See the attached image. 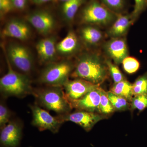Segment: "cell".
<instances>
[{"instance_id":"obj_1","label":"cell","mask_w":147,"mask_h":147,"mask_svg":"<svg viewBox=\"0 0 147 147\" xmlns=\"http://www.w3.org/2000/svg\"><path fill=\"white\" fill-rule=\"evenodd\" d=\"M108 72L106 63L103 62L99 56L86 54L77 61L71 76L74 79H84L100 85L107 79Z\"/></svg>"},{"instance_id":"obj_2","label":"cell","mask_w":147,"mask_h":147,"mask_svg":"<svg viewBox=\"0 0 147 147\" xmlns=\"http://www.w3.org/2000/svg\"><path fill=\"white\" fill-rule=\"evenodd\" d=\"M38 103L47 110H52L59 115L70 113L72 106L66 96L63 87L51 86L33 90Z\"/></svg>"},{"instance_id":"obj_3","label":"cell","mask_w":147,"mask_h":147,"mask_svg":"<svg viewBox=\"0 0 147 147\" xmlns=\"http://www.w3.org/2000/svg\"><path fill=\"white\" fill-rule=\"evenodd\" d=\"M8 70L0 79V90L5 97H25L32 94L31 82L27 76L14 71L6 57Z\"/></svg>"},{"instance_id":"obj_4","label":"cell","mask_w":147,"mask_h":147,"mask_svg":"<svg viewBox=\"0 0 147 147\" xmlns=\"http://www.w3.org/2000/svg\"><path fill=\"white\" fill-rule=\"evenodd\" d=\"M74 67L73 64L67 60L51 63L41 72L39 82L51 86L63 87L71 76Z\"/></svg>"},{"instance_id":"obj_5","label":"cell","mask_w":147,"mask_h":147,"mask_svg":"<svg viewBox=\"0 0 147 147\" xmlns=\"http://www.w3.org/2000/svg\"><path fill=\"white\" fill-rule=\"evenodd\" d=\"M116 15L103 4L92 0L82 11V19L87 24L107 25L113 22Z\"/></svg>"},{"instance_id":"obj_6","label":"cell","mask_w":147,"mask_h":147,"mask_svg":"<svg viewBox=\"0 0 147 147\" xmlns=\"http://www.w3.org/2000/svg\"><path fill=\"white\" fill-rule=\"evenodd\" d=\"M7 57L20 71L30 72L33 67V60L28 49L19 43H10L7 49Z\"/></svg>"},{"instance_id":"obj_7","label":"cell","mask_w":147,"mask_h":147,"mask_svg":"<svg viewBox=\"0 0 147 147\" xmlns=\"http://www.w3.org/2000/svg\"><path fill=\"white\" fill-rule=\"evenodd\" d=\"M32 115V124L40 131L49 130L53 133H57L63 122L58 116L53 117L46 110L37 105H30Z\"/></svg>"},{"instance_id":"obj_8","label":"cell","mask_w":147,"mask_h":147,"mask_svg":"<svg viewBox=\"0 0 147 147\" xmlns=\"http://www.w3.org/2000/svg\"><path fill=\"white\" fill-rule=\"evenodd\" d=\"M58 117L63 122L70 121L78 125L87 132L90 131L98 122L107 118L98 113L80 110H76L73 113L59 115Z\"/></svg>"},{"instance_id":"obj_9","label":"cell","mask_w":147,"mask_h":147,"mask_svg":"<svg viewBox=\"0 0 147 147\" xmlns=\"http://www.w3.org/2000/svg\"><path fill=\"white\" fill-rule=\"evenodd\" d=\"M100 85H96L84 79L69 80L63 87L67 98L69 102L79 100L89 92L96 89Z\"/></svg>"},{"instance_id":"obj_10","label":"cell","mask_w":147,"mask_h":147,"mask_svg":"<svg viewBox=\"0 0 147 147\" xmlns=\"http://www.w3.org/2000/svg\"><path fill=\"white\" fill-rule=\"evenodd\" d=\"M26 19L40 34L47 35L55 29L56 21L51 13L45 10H38L27 15Z\"/></svg>"},{"instance_id":"obj_11","label":"cell","mask_w":147,"mask_h":147,"mask_svg":"<svg viewBox=\"0 0 147 147\" xmlns=\"http://www.w3.org/2000/svg\"><path fill=\"white\" fill-rule=\"evenodd\" d=\"M21 123L15 121H10L1 129L0 143L2 147H18L22 136Z\"/></svg>"},{"instance_id":"obj_12","label":"cell","mask_w":147,"mask_h":147,"mask_svg":"<svg viewBox=\"0 0 147 147\" xmlns=\"http://www.w3.org/2000/svg\"><path fill=\"white\" fill-rule=\"evenodd\" d=\"M100 89L99 87L88 93L79 100L70 102L72 108L100 114Z\"/></svg>"},{"instance_id":"obj_13","label":"cell","mask_w":147,"mask_h":147,"mask_svg":"<svg viewBox=\"0 0 147 147\" xmlns=\"http://www.w3.org/2000/svg\"><path fill=\"white\" fill-rule=\"evenodd\" d=\"M31 30L28 25L23 20L11 19L5 25L3 30V35L7 37L13 38L19 40L28 39L31 35Z\"/></svg>"},{"instance_id":"obj_14","label":"cell","mask_w":147,"mask_h":147,"mask_svg":"<svg viewBox=\"0 0 147 147\" xmlns=\"http://www.w3.org/2000/svg\"><path fill=\"white\" fill-rule=\"evenodd\" d=\"M106 53L116 64L122 63L128 57V51L125 40L121 38H113L105 45Z\"/></svg>"},{"instance_id":"obj_15","label":"cell","mask_w":147,"mask_h":147,"mask_svg":"<svg viewBox=\"0 0 147 147\" xmlns=\"http://www.w3.org/2000/svg\"><path fill=\"white\" fill-rule=\"evenodd\" d=\"M56 38L50 36L39 40L36 45L40 59L43 63H53L57 53Z\"/></svg>"},{"instance_id":"obj_16","label":"cell","mask_w":147,"mask_h":147,"mask_svg":"<svg viewBox=\"0 0 147 147\" xmlns=\"http://www.w3.org/2000/svg\"><path fill=\"white\" fill-rule=\"evenodd\" d=\"M79 47L78 38L72 31L68 32L65 37L57 44V53L63 56H68L75 53Z\"/></svg>"},{"instance_id":"obj_17","label":"cell","mask_w":147,"mask_h":147,"mask_svg":"<svg viewBox=\"0 0 147 147\" xmlns=\"http://www.w3.org/2000/svg\"><path fill=\"white\" fill-rule=\"evenodd\" d=\"M133 22L131 15L118 14L108 32L109 35L113 38H120L126 33Z\"/></svg>"},{"instance_id":"obj_18","label":"cell","mask_w":147,"mask_h":147,"mask_svg":"<svg viewBox=\"0 0 147 147\" xmlns=\"http://www.w3.org/2000/svg\"><path fill=\"white\" fill-rule=\"evenodd\" d=\"M82 39L87 44L94 45L97 44L102 38V35L99 30L91 26H87L81 30Z\"/></svg>"},{"instance_id":"obj_19","label":"cell","mask_w":147,"mask_h":147,"mask_svg":"<svg viewBox=\"0 0 147 147\" xmlns=\"http://www.w3.org/2000/svg\"><path fill=\"white\" fill-rule=\"evenodd\" d=\"M110 91L119 96L125 98L129 102L133 98L132 84L126 79L114 84L111 88Z\"/></svg>"},{"instance_id":"obj_20","label":"cell","mask_w":147,"mask_h":147,"mask_svg":"<svg viewBox=\"0 0 147 147\" xmlns=\"http://www.w3.org/2000/svg\"><path fill=\"white\" fill-rule=\"evenodd\" d=\"M85 0H69L63 3L62 11L66 20L71 21L74 18L79 7Z\"/></svg>"},{"instance_id":"obj_21","label":"cell","mask_w":147,"mask_h":147,"mask_svg":"<svg viewBox=\"0 0 147 147\" xmlns=\"http://www.w3.org/2000/svg\"><path fill=\"white\" fill-rule=\"evenodd\" d=\"M107 95L115 111H125L130 110V103L123 98L110 91L107 92Z\"/></svg>"},{"instance_id":"obj_22","label":"cell","mask_w":147,"mask_h":147,"mask_svg":"<svg viewBox=\"0 0 147 147\" xmlns=\"http://www.w3.org/2000/svg\"><path fill=\"white\" fill-rule=\"evenodd\" d=\"M100 98L99 111L100 114L108 117L115 112L107 95V92L100 88Z\"/></svg>"},{"instance_id":"obj_23","label":"cell","mask_w":147,"mask_h":147,"mask_svg":"<svg viewBox=\"0 0 147 147\" xmlns=\"http://www.w3.org/2000/svg\"><path fill=\"white\" fill-rule=\"evenodd\" d=\"M133 96L147 94V72L139 76L132 84Z\"/></svg>"},{"instance_id":"obj_24","label":"cell","mask_w":147,"mask_h":147,"mask_svg":"<svg viewBox=\"0 0 147 147\" xmlns=\"http://www.w3.org/2000/svg\"><path fill=\"white\" fill-rule=\"evenodd\" d=\"M130 103V110H137L142 112L147 108V94L133 96Z\"/></svg>"},{"instance_id":"obj_25","label":"cell","mask_w":147,"mask_h":147,"mask_svg":"<svg viewBox=\"0 0 147 147\" xmlns=\"http://www.w3.org/2000/svg\"><path fill=\"white\" fill-rule=\"evenodd\" d=\"M122 63L125 71L130 74L135 73L140 68V63L137 59L133 57H127Z\"/></svg>"},{"instance_id":"obj_26","label":"cell","mask_w":147,"mask_h":147,"mask_svg":"<svg viewBox=\"0 0 147 147\" xmlns=\"http://www.w3.org/2000/svg\"><path fill=\"white\" fill-rule=\"evenodd\" d=\"M105 63L108 67V71L112 76L115 84L126 79L117 66L114 64L110 60L106 61Z\"/></svg>"},{"instance_id":"obj_27","label":"cell","mask_w":147,"mask_h":147,"mask_svg":"<svg viewBox=\"0 0 147 147\" xmlns=\"http://www.w3.org/2000/svg\"><path fill=\"white\" fill-rule=\"evenodd\" d=\"M105 6L113 12H119L125 6L124 0H101Z\"/></svg>"},{"instance_id":"obj_28","label":"cell","mask_w":147,"mask_h":147,"mask_svg":"<svg viewBox=\"0 0 147 147\" xmlns=\"http://www.w3.org/2000/svg\"><path fill=\"white\" fill-rule=\"evenodd\" d=\"M135 2L134 10L130 14L133 21H136L141 14L147 9V0H134Z\"/></svg>"},{"instance_id":"obj_29","label":"cell","mask_w":147,"mask_h":147,"mask_svg":"<svg viewBox=\"0 0 147 147\" xmlns=\"http://www.w3.org/2000/svg\"><path fill=\"white\" fill-rule=\"evenodd\" d=\"M11 113L3 102L0 104V128L1 129L10 121Z\"/></svg>"},{"instance_id":"obj_30","label":"cell","mask_w":147,"mask_h":147,"mask_svg":"<svg viewBox=\"0 0 147 147\" xmlns=\"http://www.w3.org/2000/svg\"><path fill=\"white\" fill-rule=\"evenodd\" d=\"M14 8L11 0H0L1 16L5 15Z\"/></svg>"},{"instance_id":"obj_31","label":"cell","mask_w":147,"mask_h":147,"mask_svg":"<svg viewBox=\"0 0 147 147\" xmlns=\"http://www.w3.org/2000/svg\"><path fill=\"white\" fill-rule=\"evenodd\" d=\"M14 8L22 10L26 7L27 0H11Z\"/></svg>"},{"instance_id":"obj_32","label":"cell","mask_w":147,"mask_h":147,"mask_svg":"<svg viewBox=\"0 0 147 147\" xmlns=\"http://www.w3.org/2000/svg\"><path fill=\"white\" fill-rule=\"evenodd\" d=\"M34 3L37 5H40L48 2L53 0H32Z\"/></svg>"},{"instance_id":"obj_33","label":"cell","mask_w":147,"mask_h":147,"mask_svg":"<svg viewBox=\"0 0 147 147\" xmlns=\"http://www.w3.org/2000/svg\"><path fill=\"white\" fill-rule=\"evenodd\" d=\"M61 1L63 2V3L67 1H69V0H60Z\"/></svg>"}]
</instances>
